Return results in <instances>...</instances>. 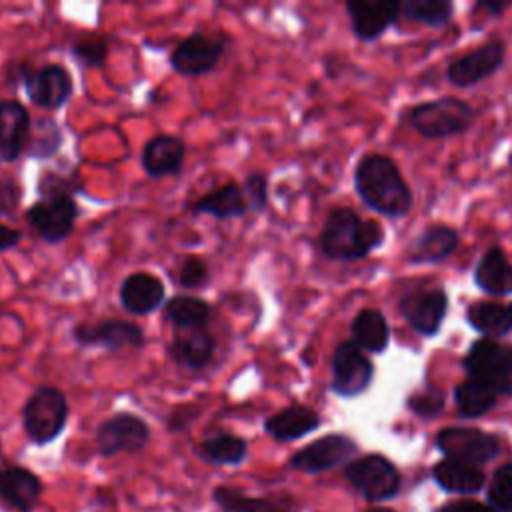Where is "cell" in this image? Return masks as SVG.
Wrapping results in <instances>:
<instances>
[{
    "instance_id": "6da1fadb",
    "label": "cell",
    "mask_w": 512,
    "mask_h": 512,
    "mask_svg": "<svg viewBox=\"0 0 512 512\" xmlns=\"http://www.w3.org/2000/svg\"><path fill=\"white\" fill-rule=\"evenodd\" d=\"M354 190L376 214L404 218L414 204L412 192L396 162L384 154H364L354 166Z\"/></svg>"
},
{
    "instance_id": "7a4b0ae2",
    "label": "cell",
    "mask_w": 512,
    "mask_h": 512,
    "mask_svg": "<svg viewBox=\"0 0 512 512\" xmlns=\"http://www.w3.org/2000/svg\"><path fill=\"white\" fill-rule=\"evenodd\" d=\"M386 232L376 220H364L348 206L332 208L318 234L324 258L334 262H356L384 244Z\"/></svg>"
},
{
    "instance_id": "3957f363",
    "label": "cell",
    "mask_w": 512,
    "mask_h": 512,
    "mask_svg": "<svg viewBox=\"0 0 512 512\" xmlns=\"http://www.w3.org/2000/svg\"><path fill=\"white\" fill-rule=\"evenodd\" d=\"M476 118V110L462 98L440 96L410 106L404 112V122L424 138L442 140L466 132Z\"/></svg>"
},
{
    "instance_id": "277c9868",
    "label": "cell",
    "mask_w": 512,
    "mask_h": 512,
    "mask_svg": "<svg viewBox=\"0 0 512 512\" xmlns=\"http://www.w3.org/2000/svg\"><path fill=\"white\" fill-rule=\"evenodd\" d=\"M70 404L66 394L52 384L38 386L22 406V430L36 446L58 440L68 424Z\"/></svg>"
},
{
    "instance_id": "5b68a950",
    "label": "cell",
    "mask_w": 512,
    "mask_h": 512,
    "mask_svg": "<svg viewBox=\"0 0 512 512\" xmlns=\"http://www.w3.org/2000/svg\"><path fill=\"white\" fill-rule=\"evenodd\" d=\"M230 42L232 38L222 30H194L174 44L168 60L170 68L184 78L204 76L220 64Z\"/></svg>"
},
{
    "instance_id": "8992f818",
    "label": "cell",
    "mask_w": 512,
    "mask_h": 512,
    "mask_svg": "<svg viewBox=\"0 0 512 512\" xmlns=\"http://www.w3.org/2000/svg\"><path fill=\"white\" fill-rule=\"evenodd\" d=\"M346 482L368 502H386L398 496L402 476L394 462L382 454H366L342 468Z\"/></svg>"
},
{
    "instance_id": "52a82bcc",
    "label": "cell",
    "mask_w": 512,
    "mask_h": 512,
    "mask_svg": "<svg viewBox=\"0 0 512 512\" xmlns=\"http://www.w3.org/2000/svg\"><path fill=\"white\" fill-rule=\"evenodd\" d=\"M16 76L24 86L28 100L46 112H56L68 104L74 94V82L66 66L58 62H48L38 68L28 62L14 66Z\"/></svg>"
},
{
    "instance_id": "ba28073f",
    "label": "cell",
    "mask_w": 512,
    "mask_h": 512,
    "mask_svg": "<svg viewBox=\"0 0 512 512\" xmlns=\"http://www.w3.org/2000/svg\"><path fill=\"white\" fill-rule=\"evenodd\" d=\"M78 216L80 206L76 198L68 194L38 196V200L24 210L26 222L46 244H60L72 236Z\"/></svg>"
},
{
    "instance_id": "9c48e42d",
    "label": "cell",
    "mask_w": 512,
    "mask_h": 512,
    "mask_svg": "<svg viewBox=\"0 0 512 512\" xmlns=\"http://www.w3.org/2000/svg\"><path fill=\"white\" fill-rule=\"evenodd\" d=\"M150 438V424L142 416L128 410H120L104 418L94 432L96 452L102 458H112L116 454H138L150 444Z\"/></svg>"
},
{
    "instance_id": "30bf717a",
    "label": "cell",
    "mask_w": 512,
    "mask_h": 512,
    "mask_svg": "<svg viewBox=\"0 0 512 512\" xmlns=\"http://www.w3.org/2000/svg\"><path fill=\"white\" fill-rule=\"evenodd\" d=\"M436 448L444 458H452L482 468L502 452L500 438L472 426H446L434 436Z\"/></svg>"
},
{
    "instance_id": "8fae6325",
    "label": "cell",
    "mask_w": 512,
    "mask_h": 512,
    "mask_svg": "<svg viewBox=\"0 0 512 512\" xmlns=\"http://www.w3.org/2000/svg\"><path fill=\"white\" fill-rule=\"evenodd\" d=\"M70 336L80 348H104L108 352L140 350L146 344L140 324L114 316L96 322H78L72 326Z\"/></svg>"
},
{
    "instance_id": "7c38bea8",
    "label": "cell",
    "mask_w": 512,
    "mask_h": 512,
    "mask_svg": "<svg viewBox=\"0 0 512 512\" xmlns=\"http://www.w3.org/2000/svg\"><path fill=\"white\" fill-rule=\"evenodd\" d=\"M358 454V442L342 432L324 434L302 446L288 458V468L302 474H324L338 466H346Z\"/></svg>"
},
{
    "instance_id": "4fadbf2b",
    "label": "cell",
    "mask_w": 512,
    "mask_h": 512,
    "mask_svg": "<svg viewBox=\"0 0 512 512\" xmlns=\"http://www.w3.org/2000/svg\"><path fill=\"white\" fill-rule=\"evenodd\" d=\"M330 390L340 398H356L364 394L374 380L372 360L352 342L336 344L330 356Z\"/></svg>"
},
{
    "instance_id": "5bb4252c",
    "label": "cell",
    "mask_w": 512,
    "mask_h": 512,
    "mask_svg": "<svg viewBox=\"0 0 512 512\" xmlns=\"http://www.w3.org/2000/svg\"><path fill=\"white\" fill-rule=\"evenodd\" d=\"M398 312L422 336H436L448 314V294L444 288L416 286L402 292Z\"/></svg>"
},
{
    "instance_id": "9a60e30c",
    "label": "cell",
    "mask_w": 512,
    "mask_h": 512,
    "mask_svg": "<svg viewBox=\"0 0 512 512\" xmlns=\"http://www.w3.org/2000/svg\"><path fill=\"white\" fill-rule=\"evenodd\" d=\"M506 46L502 40H488L474 50L462 54L446 68V80L452 86L468 88L474 86L488 76L496 74L504 62Z\"/></svg>"
},
{
    "instance_id": "2e32d148",
    "label": "cell",
    "mask_w": 512,
    "mask_h": 512,
    "mask_svg": "<svg viewBox=\"0 0 512 512\" xmlns=\"http://www.w3.org/2000/svg\"><path fill=\"white\" fill-rule=\"evenodd\" d=\"M346 14L352 34L360 42H376L392 26L398 24L402 14V2L398 0H372V2H346Z\"/></svg>"
},
{
    "instance_id": "e0dca14e",
    "label": "cell",
    "mask_w": 512,
    "mask_h": 512,
    "mask_svg": "<svg viewBox=\"0 0 512 512\" xmlns=\"http://www.w3.org/2000/svg\"><path fill=\"white\" fill-rule=\"evenodd\" d=\"M512 394V380H492L482 376H466L454 388V402L460 418L476 420L488 414L500 396Z\"/></svg>"
},
{
    "instance_id": "ac0fdd59",
    "label": "cell",
    "mask_w": 512,
    "mask_h": 512,
    "mask_svg": "<svg viewBox=\"0 0 512 512\" xmlns=\"http://www.w3.org/2000/svg\"><path fill=\"white\" fill-rule=\"evenodd\" d=\"M216 346H218V340L208 328L174 330L166 346V354L178 368L188 372H202L214 360Z\"/></svg>"
},
{
    "instance_id": "d6986e66",
    "label": "cell",
    "mask_w": 512,
    "mask_h": 512,
    "mask_svg": "<svg viewBox=\"0 0 512 512\" xmlns=\"http://www.w3.org/2000/svg\"><path fill=\"white\" fill-rule=\"evenodd\" d=\"M120 306L132 316H148L166 304V286L152 272L138 270L120 282Z\"/></svg>"
},
{
    "instance_id": "ffe728a7",
    "label": "cell",
    "mask_w": 512,
    "mask_h": 512,
    "mask_svg": "<svg viewBox=\"0 0 512 512\" xmlns=\"http://www.w3.org/2000/svg\"><path fill=\"white\" fill-rule=\"evenodd\" d=\"M462 370L468 376L512 380V344L490 338L474 340L462 358Z\"/></svg>"
},
{
    "instance_id": "44dd1931",
    "label": "cell",
    "mask_w": 512,
    "mask_h": 512,
    "mask_svg": "<svg viewBox=\"0 0 512 512\" xmlns=\"http://www.w3.org/2000/svg\"><path fill=\"white\" fill-rule=\"evenodd\" d=\"M32 116L16 98L0 100V160L16 162L28 146Z\"/></svg>"
},
{
    "instance_id": "7402d4cb",
    "label": "cell",
    "mask_w": 512,
    "mask_h": 512,
    "mask_svg": "<svg viewBox=\"0 0 512 512\" xmlns=\"http://www.w3.org/2000/svg\"><path fill=\"white\" fill-rule=\"evenodd\" d=\"M186 158V144L180 136L174 134H156L146 140L140 164L148 178H166L178 176L184 168Z\"/></svg>"
},
{
    "instance_id": "603a6c76",
    "label": "cell",
    "mask_w": 512,
    "mask_h": 512,
    "mask_svg": "<svg viewBox=\"0 0 512 512\" xmlns=\"http://www.w3.org/2000/svg\"><path fill=\"white\" fill-rule=\"evenodd\" d=\"M44 492L42 478L26 466L0 468V500L16 512H32Z\"/></svg>"
},
{
    "instance_id": "cb8c5ba5",
    "label": "cell",
    "mask_w": 512,
    "mask_h": 512,
    "mask_svg": "<svg viewBox=\"0 0 512 512\" xmlns=\"http://www.w3.org/2000/svg\"><path fill=\"white\" fill-rule=\"evenodd\" d=\"M322 424L320 414L306 404H290L270 414L262 422V430L276 442H296L312 432H316Z\"/></svg>"
},
{
    "instance_id": "d4e9b609",
    "label": "cell",
    "mask_w": 512,
    "mask_h": 512,
    "mask_svg": "<svg viewBox=\"0 0 512 512\" xmlns=\"http://www.w3.org/2000/svg\"><path fill=\"white\" fill-rule=\"evenodd\" d=\"M460 244V234L446 224L426 226L408 246L406 260L410 264H438L454 254Z\"/></svg>"
},
{
    "instance_id": "484cf974",
    "label": "cell",
    "mask_w": 512,
    "mask_h": 512,
    "mask_svg": "<svg viewBox=\"0 0 512 512\" xmlns=\"http://www.w3.org/2000/svg\"><path fill=\"white\" fill-rule=\"evenodd\" d=\"M190 210L194 216H212L216 220H234L244 218L248 214V206L244 200L242 186L234 180H228L204 196L196 198L190 204Z\"/></svg>"
},
{
    "instance_id": "4316f807",
    "label": "cell",
    "mask_w": 512,
    "mask_h": 512,
    "mask_svg": "<svg viewBox=\"0 0 512 512\" xmlns=\"http://www.w3.org/2000/svg\"><path fill=\"white\" fill-rule=\"evenodd\" d=\"M162 318L174 330H204L214 318V306L196 294H174L162 306Z\"/></svg>"
},
{
    "instance_id": "83f0119b",
    "label": "cell",
    "mask_w": 512,
    "mask_h": 512,
    "mask_svg": "<svg viewBox=\"0 0 512 512\" xmlns=\"http://www.w3.org/2000/svg\"><path fill=\"white\" fill-rule=\"evenodd\" d=\"M474 284L490 296L512 294V264L500 246H490L476 262L472 272Z\"/></svg>"
},
{
    "instance_id": "f1b7e54d",
    "label": "cell",
    "mask_w": 512,
    "mask_h": 512,
    "mask_svg": "<svg viewBox=\"0 0 512 512\" xmlns=\"http://www.w3.org/2000/svg\"><path fill=\"white\" fill-rule=\"evenodd\" d=\"M434 482L450 494H478L486 486V474L478 466H470L452 458H442L432 466Z\"/></svg>"
},
{
    "instance_id": "f546056e",
    "label": "cell",
    "mask_w": 512,
    "mask_h": 512,
    "mask_svg": "<svg viewBox=\"0 0 512 512\" xmlns=\"http://www.w3.org/2000/svg\"><path fill=\"white\" fill-rule=\"evenodd\" d=\"M350 340L370 354H382L390 344V324L378 308H362L350 324Z\"/></svg>"
},
{
    "instance_id": "4dcf8cb0",
    "label": "cell",
    "mask_w": 512,
    "mask_h": 512,
    "mask_svg": "<svg viewBox=\"0 0 512 512\" xmlns=\"http://www.w3.org/2000/svg\"><path fill=\"white\" fill-rule=\"evenodd\" d=\"M194 454L212 466H240L248 456V442L232 432H216L200 440Z\"/></svg>"
},
{
    "instance_id": "1f68e13d",
    "label": "cell",
    "mask_w": 512,
    "mask_h": 512,
    "mask_svg": "<svg viewBox=\"0 0 512 512\" xmlns=\"http://www.w3.org/2000/svg\"><path fill=\"white\" fill-rule=\"evenodd\" d=\"M466 322L472 330L482 334L484 338L498 340L512 332V316L508 304L498 302H472L466 308Z\"/></svg>"
},
{
    "instance_id": "d6a6232c",
    "label": "cell",
    "mask_w": 512,
    "mask_h": 512,
    "mask_svg": "<svg viewBox=\"0 0 512 512\" xmlns=\"http://www.w3.org/2000/svg\"><path fill=\"white\" fill-rule=\"evenodd\" d=\"M64 134L54 116L42 114L32 118V132L24 156L32 160H50L62 148Z\"/></svg>"
},
{
    "instance_id": "836d02e7",
    "label": "cell",
    "mask_w": 512,
    "mask_h": 512,
    "mask_svg": "<svg viewBox=\"0 0 512 512\" xmlns=\"http://www.w3.org/2000/svg\"><path fill=\"white\" fill-rule=\"evenodd\" d=\"M210 496L220 512H268L282 502V498L274 496H250L240 488L226 484L214 486Z\"/></svg>"
},
{
    "instance_id": "e575fe53",
    "label": "cell",
    "mask_w": 512,
    "mask_h": 512,
    "mask_svg": "<svg viewBox=\"0 0 512 512\" xmlns=\"http://www.w3.org/2000/svg\"><path fill=\"white\" fill-rule=\"evenodd\" d=\"M112 36L102 32H80L70 42V56L82 68H100L110 54Z\"/></svg>"
},
{
    "instance_id": "d590c367",
    "label": "cell",
    "mask_w": 512,
    "mask_h": 512,
    "mask_svg": "<svg viewBox=\"0 0 512 512\" xmlns=\"http://www.w3.org/2000/svg\"><path fill=\"white\" fill-rule=\"evenodd\" d=\"M402 16L410 22H418L430 28H442L452 22L454 2L452 0H404Z\"/></svg>"
},
{
    "instance_id": "8d00e7d4",
    "label": "cell",
    "mask_w": 512,
    "mask_h": 512,
    "mask_svg": "<svg viewBox=\"0 0 512 512\" xmlns=\"http://www.w3.org/2000/svg\"><path fill=\"white\" fill-rule=\"evenodd\" d=\"M406 408L424 420L438 418L446 408V392L440 386L426 384L424 388L412 392L406 400Z\"/></svg>"
},
{
    "instance_id": "74e56055",
    "label": "cell",
    "mask_w": 512,
    "mask_h": 512,
    "mask_svg": "<svg viewBox=\"0 0 512 512\" xmlns=\"http://www.w3.org/2000/svg\"><path fill=\"white\" fill-rule=\"evenodd\" d=\"M486 498L494 512H512V462H504L494 470Z\"/></svg>"
},
{
    "instance_id": "f35d334b",
    "label": "cell",
    "mask_w": 512,
    "mask_h": 512,
    "mask_svg": "<svg viewBox=\"0 0 512 512\" xmlns=\"http://www.w3.org/2000/svg\"><path fill=\"white\" fill-rule=\"evenodd\" d=\"M210 282V264L198 254H186L176 270V284L184 290H198Z\"/></svg>"
},
{
    "instance_id": "ab89813d",
    "label": "cell",
    "mask_w": 512,
    "mask_h": 512,
    "mask_svg": "<svg viewBox=\"0 0 512 512\" xmlns=\"http://www.w3.org/2000/svg\"><path fill=\"white\" fill-rule=\"evenodd\" d=\"M84 182L78 174H60L56 170H44L38 178V196H52V194H68L74 196L82 192Z\"/></svg>"
},
{
    "instance_id": "60d3db41",
    "label": "cell",
    "mask_w": 512,
    "mask_h": 512,
    "mask_svg": "<svg viewBox=\"0 0 512 512\" xmlns=\"http://www.w3.org/2000/svg\"><path fill=\"white\" fill-rule=\"evenodd\" d=\"M240 186H242V192H244L248 212L262 214V212L268 210L270 194H268V176L264 172L246 174V178Z\"/></svg>"
},
{
    "instance_id": "b9f144b4",
    "label": "cell",
    "mask_w": 512,
    "mask_h": 512,
    "mask_svg": "<svg viewBox=\"0 0 512 512\" xmlns=\"http://www.w3.org/2000/svg\"><path fill=\"white\" fill-rule=\"evenodd\" d=\"M22 204V186L12 174L0 176V216L14 218Z\"/></svg>"
},
{
    "instance_id": "7bdbcfd3",
    "label": "cell",
    "mask_w": 512,
    "mask_h": 512,
    "mask_svg": "<svg viewBox=\"0 0 512 512\" xmlns=\"http://www.w3.org/2000/svg\"><path fill=\"white\" fill-rule=\"evenodd\" d=\"M200 416V406L198 404H182V406H176L168 418H166V428L168 432L172 434H180V432H186L194 422L196 418Z\"/></svg>"
},
{
    "instance_id": "ee69618b",
    "label": "cell",
    "mask_w": 512,
    "mask_h": 512,
    "mask_svg": "<svg viewBox=\"0 0 512 512\" xmlns=\"http://www.w3.org/2000/svg\"><path fill=\"white\" fill-rule=\"evenodd\" d=\"M432 512H494V510L488 506V502H480L472 498H456L436 506Z\"/></svg>"
},
{
    "instance_id": "f6af8a7d",
    "label": "cell",
    "mask_w": 512,
    "mask_h": 512,
    "mask_svg": "<svg viewBox=\"0 0 512 512\" xmlns=\"http://www.w3.org/2000/svg\"><path fill=\"white\" fill-rule=\"evenodd\" d=\"M22 242V230L0 222V254L14 250Z\"/></svg>"
},
{
    "instance_id": "bcb514c9",
    "label": "cell",
    "mask_w": 512,
    "mask_h": 512,
    "mask_svg": "<svg viewBox=\"0 0 512 512\" xmlns=\"http://www.w3.org/2000/svg\"><path fill=\"white\" fill-rule=\"evenodd\" d=\"M508 8H510L508 0H478L474 4V10H484L488 12V16H500Z\"/></svg>"
},
{
    "instance_id": "7dc6e473",
    "label": "cell",
    "mask_w": 512,
    "mask_h": 512,
    "mask_svg": "<svg viewBox=\"0 0 512 512\" xmlns=\"http://www.w3.org/2000/svg\"><path fill=\"white\" fill-rule=\"evenodd\" d=\"M268 512H290V510H288V506H286L284 502H280V504H276L274 508H270Z\"/></svg>"
},
{
    "instance_id": "c3c4849f",
    "label": "cell",
    "mask_w": 512,
    "mask_h": 512,
    "mask_svg": "<svg viewBox=\"0 0 512 512\" xmlns=\"http://www.w3.org/2000/svg\"><path fill=\"white\" fill-rule=\"evenodd\" d=\"M366 512H394L392 508H382V506H376V508H370V510H366Z\"/></svg>"
},
{
    "instance_id": "681fc988",
    "label": "cell",
    "mask_w": 512,
    "mask_h": 512,
    "mask_svg": "<svg viewBox=\"0 0 512 512\" xmlns=\"http://www.w3.org/2000/svg\"><path fill=\"white\" fill-rule=\"evenodd\" d=\"M508 170H510V174H512V152L508 154Z\"/></svg>"
},
{
    "instance_id": "f907efd6",
    "label": "cell",
    "mask_w": 512,
    "mask_h": 512,
    "mask_svg": "<svg viewBox=\"0 0 512 512\" xmlns=\"http://www.w3.org/2000/svg\"><path fill=\"white\" fill-rule=\"evenodd\" d=\"M508 310H510V316H512V302L508 304Z\"/></svg>"
}]
</instances>
